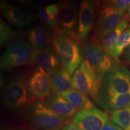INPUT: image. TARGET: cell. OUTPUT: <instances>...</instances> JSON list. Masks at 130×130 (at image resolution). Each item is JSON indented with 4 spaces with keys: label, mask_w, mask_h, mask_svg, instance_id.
I'll return each instance as SVG.
<instances>
[{
    "label": "cell",
    "mask_w": 130,
    "mask_h": 130,
    "mask_svg": "<svg viewBox=\"0 0 130 130\" xmlns=\"http://www.w3.org/2000/svg\"><path fill=\"white\" fill-rule=\"evenodd\" d=\"M27 86L22 79L17 78L8 84L4 93V102L8 108L16 109L24 107L28 101Z\"/></svg>",
    "instance_id": "obj_9"
},
{
    "label": "cell",
    "mask_w": 130,
    "mask_h": 130,
    "mask_svg": "<svg viewBox=\"0 0 130 130\" xmlns=\"http://www.w3.org/2000/svg\"><path fill=\"white\" fill-rule=\"evenodd\" d=\"M108 116L95 107L78 111L72 123L80 130H102L108 123Z\"/></svg>",
    "instance_id": "obj_7"
},
{
    "label": "cell",
    "mask_w": 130,
    "mask_h": 130,
    "mask_svg": "<svg viewBox=\"0 0 130 130\" xmlns=\"http://www.w3.org/2000/svg\"><path fill=\"white\" fill-rule=\"evenodd\" d=\"M102 130H124L119 126L115 123H113L111 122H109L107 124L104 126Z\"/></svg>",
    "instance_id": "obj_28"
},
{
    "label": "cell",
    "mask_w": 130,
    "mask_h": 130,
    "mask_svg": "<svg viewBox=\"0 0 130 130\" xmlns=\"http://www.w3.org/2000/svg\"><path fill=\"white\" fill-rule=\"evenodd\" d=\"M112 121L124 130H130V107L115 110L111 115Z\"/></svg>",
    "instance_id": "obj_21"
},
{
    "label": "cell",
    "mask_w": 130,
    "mask_h": 130,
    "mask_svg": "<svg viewBox=\"0 0 130 130\" xmlns=\"http://www.w3.org/2000/svg\"><path fill=\"white\" fill-rule=\"evenodd\" d=\"M29 116L34 125L45 130L58 129L68 122V119L58 116L41 101H36L31 105Z\"/></svg>",
    "instance_id": "obj_4"
},
{
    "label": "cell",
    "mask_w": 130,
    "mask_h": 130,
    "mask_svg": "<svg viewBox=\"0 0 130 130\" xmlns=\"http://www.w3.org/2000/svg\"><path fill=\"white\" fill-rule=\"evenodd\" d=\"M124 13L109 5H107L101 10L95 36L96 40H103L121 20Z\"/></svg>",
    "instance_id": "obj_8"
},
{
    "label": "cell",
    "mask_w": 130,
    "mask_h": 130,
    "mask_svg": "<svg viewBox=\"0 0 130 130\" xmlns=\"http://www.w3.org/2000/svg\"><path fill=\"white\" fill-rule=\"evenodd\" d=\"M126 54H127L128 59H129V60L130 61V45L128 47L127 50H126Z\"/></svg>",
    "instance_id": "obj_30"
},
{
    "label": "cell",
    "mask_w": 130,
    "mask_h": 130,
    "mask_svg": "<svg viewBox=\"0 0 130 130\" xmlns=\"http://www.w3.org/2000/svg\"><path fill=\"white\" fill-rule=\"evenodd\" d=\"M78 35L73 31L56 27L53 30L51 43L60 60L62 68L72 75L78 68L83 57Z\"/></svg>",
    "instance_id": "obj_1"
},
{
    "label": "cell",
    "mask_w": 130,
    "mask_h": 130,
    "mask_svg": "<svg viewBox=\"0 0 130 130\" xmlns=\"http://www.w3.org/2000/svg\"><path fill=\"white\" fill-rule=\"evenodd\" d=\"M27 86L29 95L37 100H45L53 90L50 74L41 66H38L31 73Z\"/></svg>",
    "instance_id": "obj_6"
},
{
    "label": "cell",
    "mask_w": 130,
    "mask_h": 130,
    "mask_svg": "<svg viewBox=\"0 0 130 130\" xmlns=\"http://www.w3.org/2000/svg\"><path fill=\"white\" fill-rule=\"evenodd\" d=\"M14 37V32L12 29L7 25V24L1 19L0 23V42L1 45L11 40Z\"/></svg>",
    "instance_id": "obj_23"
},
{
    "label": "cell",
    "mask_w": 130,
    "mask_h": 130,
    "mask_svg": "<svg viewBox=\"0 0 130 130\" xmlns=\"http://www.w3.org/2000/svg\"><path fill=\"white\" fill-rule=\"evenodd\" d=\"M106 105L114 111L130 107V93L107 95Z\"/></svg>",
    "instance_id": "obj_20"
},
{
    "label": "cell",
    "mask_w": 130,
    "mask_h": 130,
    "mask_svg": "<svg viewBox=\"0 0 130 130\" xmlns=\"http://www.w3.org/2000/svg\"><path fill=\"white\" fill-rule=\"evenodd\" d=\"M38 16L40 20L45 25L53 27V28L57 27V19L53 18V16L50 15L46 11V7L42 8L39 10L38 12Z\"/></svg>",
    "instance_id": "obj_24"
},
{
    "label": "cell",
    "mask_w": 130,
    "mask_h": 130,
    "mask_svg": "<svg viewBox=\"0 0 130 130\" xmlns=\"http://www.w3.org/2000/svg\"><path fill=\"white\" fill-rule=\"evenodd\" d=\"M129 15H130V7H129Z\"/></svg>",
    "instance_id": "obj_32"
},
{
    "label": "cell",
    "mask_w": 130,
    "mask_h": 130,
    "mask_svg": "<svg viewBox=\"0 0 130 130\" xmlns=\"http://www.w3.org/2000/svg\"><path fill=\"white\" fill-rule=\"evenodd\" d=\"M82 56L99 75L102 76L114 68V61L100 45L88 41L82 49Z\"/></svg>",
    "instance_id": "obj_5"
},
{
    "label": "cell",
    "mask_w": 130,
    "mask_h": 130,
    "mask_svg": "<svg viewBox=\"0 0 130 130\" xmlns=\"http://www.w3.org/2000/svg\"><path fill=\"white\" fill-rule=\"evenodd\" d=\"M46 9L49 14L53 18L57 19V16L59 12V5L58 4H53L46 6Z\"/></svg>",
    "instance_id": "obj_27"
},
{
    "label": "cell",
    "mask_w": 130,
    "mask_h": 130,
    "mask_svg": "<svg viewBox=\"0 0 130 130\" xmlns=\"http://www.w3.org/2000/svg\"><path fill=\"white\" fill-rule=\"evenodd\" d=\"M47 130H58V129H47Z\"/></svg>",
    "instance_id": "obj_31"
},
{
    "label": "cell",
    "mask_w": 130,
    "mask_h": 130,
    "mask_svg": "<svg viewBox=\"0 0 130 130\" xmlns=\"http://www.w3.org/2000/svg\"><path fill=\"white\" fill-rule=\"evenodd\" d=\"M62 130H80L72 122H68L63 126Z\"/></svg>",
    "instance_id": "obj_29"
},
{
    "label": "cell",
    "mask_w": 130,
    "mask_h": 130,
    "mask_svg": "<svg viewBox=\"0 0 130 130\" xmlns=\"http://www.w3.org/2000/svg\"><path fill=\"white\" fill-rule=\"evenodd\" d=\"M123 13L130 6V0H108V4Z\"/></svg>",
    "instance_id": "obj_25"
},
{
    "label": "cell",
    "mask_w": 130,
    "mask_h": 130,
    "mask_svg": "<svg viewBox=\"0 0 130 130\" xmlns=\"http://www.w3.org/2000/svg\"><path fill=\"white\" fill-rule=\"evenodd\" d=\"M54 92L63 93L72 89L71 74L64 68H59L50 73Z\"/></svg>",
    "instance_id": "obj_17"
},
{
    "label": "cell",
    "mask_w": 130,
    "mask_h": 130,
    "mask_svg": "<svg viewBox=\"0 0 130 130\" xmlns=\"http://www.w3.org/2000/svg\"><path fill=\"white\" fill-rule=\"evenodd\" d=\"M101 77L87 61L84 60L73 75L72 87L97 100L99 97Z\"/></svg>",
    "instance_id": "obj_3"
},
{
    "label": "cell",
    "mask_w": 130,
    "mask_h": 130,
    "mask_svg": "<svg viewBox=\"0 0 130 130\" xmlns=\"http://www.w3.org/2000/svg\"><path fill=\"white\" fill-rule=\"evenodd\" d=\"M61 94L76 110L79 111L94 107L93 103L90 101L87 95L74 88L61 93Z\"/></svg>",
    "instance_id": "obj_18"
},
{
    "label": "cell",
    "mask_w": 130,
    "mask_h": 130,
    "mask_svg": "<svg viewBox=\"0 0 130 130\" xmlns=\"http://www.w3.org/2000/svg\"><path fill=\"white\" fill-rule=\"evenodd\" d=\"M130 45V27L121 34L116 42L113 58L118 59L124 50Z\"/></svg>",
    "instance_id": "obj_22"
},
{
    "label": "cell",
    "mask_w": 130,
    "mask_h": 130,
    "mask_svg": "<svg viewBox=\"0 0 130 130\" xmlns=\"http://www.w3.org/2000/svg\"><path fill=\"white\" fill-rule=\"evenodd\" d=\"M28 40L30 44L36 50L47 48L51 41L48 32L41 27H36L31 29L28 33Z\"/></svg>",
    "instance_id": "obj_19"
},
{
    "label": "cell",
    "mask_w": 130,
    "mask_h": 130,
    "mask_svg": "<svg viewBox=\"0 0 130 130\" xmlns=\"http://www.w3.org/2000/svg\"><path fill=\"white\" fill-rule=\"evenodd\" d=\"M95 7L92 0H83L80 4L78 35L81 40L87 36L93 25Z\"/></svg>",
    "instance_id": "obj_11"
},
{
    "label": "cell",
    "mask_w": 130,
    "mask_h": 130,
    "mask_svg": "<svg viewBox=\"0 0 130 130\" xmlns=\"http://www.w3.org/2000/svg\"><path fill=\"white\" fill-rule=\"evenodd\" d=\"M58 4L59 5V12L57 26L62 30L72 31L77 25V8L69 0H63Z\"/></svg>",
    "instance_id": "obj_12"
},
{
    "label": "cell",
    "mask_w": 130,
    "mask_h": 130,
    "mask_svg": "<svg viewBox=\"0 0 130 130\" xmlns=\"http://www.w3.org/2000/svg\"><path fill=\"white\" fill-rule=\"evenodd\" d=\"M36 51L37 61L47 72L50 74L59 69L60 60L52 49L47 47L42 50H36Z\"/></svg>",
    "instance_id": "obj_16"
},
{
    "label": "cell",
    "mask_w": 130,
    "mask_h": 130,
    "mask_svg": "<svg viewBox=\"0 0 130 130\" xmlns=\"http://www.w3.org/2000/svg\"><path fill=\"white\" fill-rule=\"evenodd\" d=\"M24 6L31 7H37L41 6L46 2V0H19Z\"/></svg>",
    "instance_id": "obj_26"
},
{
    "label": "cell",
    "mask_w": 130,
    "mask_h": 130,
    "mask_svg": "<svg viewBox=\"0 0 130 130\" xmlns=\"http://www.w3.org/2000/svg\"><path fill=\"white\" fill-rule=\"evenodd\" d=\"M129 18L127 14L122 16L118 25L102 40V46L108 56L113 58L114 50L118 38L122 32L128 28Z\"/></svg>",
    "instance_id": "obj_15"
},
{
    "label": "cell",
    "mask_w": 130,
    "mask_h": 130,
    "mask_svg": "<svg viewBox=\"0 0 130 130\" xmlns=\"http://www.w3.org/2000/svg\"><path fill=\"white\" fill-rule=\"evenodd\" d=\"M44 102L55 113L68 120L71 118H74L78 112L77 110L59 92H53L45 99Z\"/></svg>",
    "instance_id": "obj_14"
},
{
    "label": "cell",
    "mask_w": 130,
    "mask_h": 130,
    "mask_svg": "<svg viewBox=\"0 0 130 130\" xmlns=\"http://www.w3.org/2000/svg\"><path fill=\"white\" fill-rule=\"evenodd\" d=\"M106 95L130 93V74L124 68H114L105 80Z\"/></svg>",
    "instance_id": "obj_10"
},
{
    "label": "cell",
    "mask_w": 130,
    "mask_h": 130,
    "mask_svg": "<svg viewBox=\"0 0 130 130\" xmlns=\"http://www.w3.org/2000/svg\"><path fill=\"white\" fill-rule=\"evenodd\" d=\"M1 10L5 18L18 28L28 26L35 18L29 11L12 5L3 4L1 5Z\"/></svg>",
    "instance_id": "obj_13"
},
{
    "label": "cell",
    "mask_w": 130,
    "mask_h": 130,
    "mask_svg": "<svg viewBox=\"0 0 130 130\" xmlns=\"http://www.w3.org/2000/svg\"><path fill=\"white\" fill-rule=\"evenodd\" d=\"M36 60V49L30 43L18 42L11 45L1 57V66L6 69L33 64Z\"/></svg>",
    "instance_id": "obj_2"
}]
</instances>
